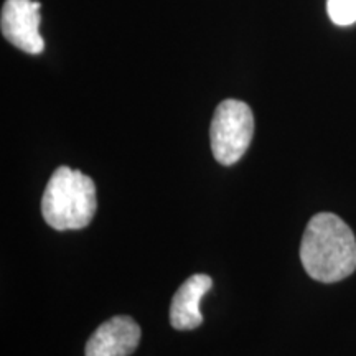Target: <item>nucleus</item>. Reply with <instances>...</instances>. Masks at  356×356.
<instances>
[{
  "label": "nucleus",
  "mask_w": 356,
  "mask_h": 356,
  "mask_svg": "<svg viewBox=\"0 0 356 356\" xmlns=\"http://www.w3.org/2000/svg\"><path fill=\"white\" fill-rule=\"evenodd\" d=\"M140 341V327L127 315L106 320L88 340L84 356H129Z\"/></svg>",
  "instance_id": "39448f33"
},
{
  "label": "nucleus",
  "mask_w": 356,
  "mask_h": 356,
  "mask_svg": "<svg viewBox=\"0 0 356 356\" xmlns=\"http://www.w3.org/2000/svg\"><path fill=\"white\" fill-rule=\"evenodd\" d=\"M254 134V115L246 102L226 99L218 106L210 127L213 157L221 165H234L246 154Z\"/></svg>",
  "instance_id": "7ed1b4c3"
},
{
  "label": "nucleus",
  "mask_w": 356,
  "mask_h": 356,
  "mask_svg": "<svg viewBox=\"0 0 356 356\" xmlns=\"http://www.w3.org/2000/svg\"><path fill=\"white\" fill-rule=\"evenodd\" d=\"M40 8L42 3L35 0H7L2 7V35L13 47L30 55H38L44 48L40 35Z\"/></svg>",
  "instance_id": "20e7f679"
},
{
  "label": "nucleus",
  "mask_w": 356,
  "mask_h": 356,
  "mask_svg": "<svg viewBox=\"0 0 356 356\" xmlns=\"http://www.w3.org/2000/svg\"><path fill=\"white\" fill-rule=\"evenodd\" d=\"M327 12L335 25L356 24V0H327Z\"/></svg>",
  "instance_id": "0eeeda50"
},
{
  "label": "nucleus",
  "mask_w": 356,
  "mask_h": 356,
  "mask_svg": "<svg viewBox=\"0 0 356 356\" xmlns=\"http://www.w3.org/2000/svg\"><path fill=\"white\" fill-rule=\"evenodd\" d=\"M96 210V185L91 177L66 165L53 172L42 198L43 220L53 229L86 228Z\"/></svg>",
  "instance_id": "f03ea898"
},
{
  "label": "nucleus",
  "mask_w": 356,
  "mask_h": 356,
  "mask_svg": "<svg viewBox=\"0 0 356 356\" xmlns=\"http://www.w3.org/2000/svg\"><path fill=\"white\" fill-rule=\"evenodd\" d=\"M305 273L323 284L340 282L356 270V239L340 216L318 213L307 225L300 244Z\"/></svg>",
  "instance_id": "f257e3e1"
},
{
  "label": "nucleus",
  "mask_w": 356,
  "mask_h": 356,
  "mask_svg": "<svg viewBox=\"0 0 356 356\" xmlns=\"http://www.w3.org/2000/svg\"><path fill=\"white\" fill-rule=\"evenodd\" d=\"M213 287V280L207 274L191 275L178 287L170 305V323L175 330H195L203 323L200 302Z\"/></svg>",
  "instance_id": "423d86ee"
}]
</instances>
